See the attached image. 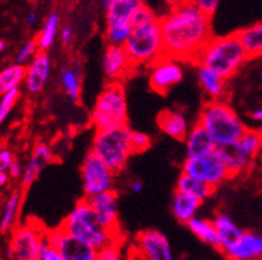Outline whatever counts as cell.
I'll use <instances>...</instances> for the list:
<instances>
[{"label":"cell","instance_id":"ac0fdd59","mask_svg":"<svg viewBox=\"0 0 262 260\" xmlns=\"http://www.w3.org/2000/svg\"><path fill=\"white\" fill-rule=\"evenodd\" d=\"M51 73V60L46 51L36 53L26 73V86L30 93H39L46 86Z\"/></svg>","mask_w":262,"mask_h":260},{"label":"cell","instance_id":"2e32d148","mask_svg":"<svg viewBox=\"0 0 262 260\" xmlns=\"http://www.w3.org/2000/svg\"><path fill=\"white\" fill-rule=\"evenodd\" d=\"M135 68L136 65L132 63L124 45L108 44L103 59V69L106 79L121 83L124 79L132 75Z\"/></svg>","mask_w":262,"mask_h":260},{"label":"cell","instance_id":"b9f144b4","mask_svg":"<svg viewBox=\"0 0 262 260\" xmlns=\"http://www.w3.org/2000/svg\"><path fill=\"white\" fill-rule=\"evenodd\" d=\"M252 119L256 120V121H262V106L261 108L256 109L254 112H252Z\"/></svg>","mask_w":262,"mask_h":260},{"label":"cell","instance_id":"f35d334b","mask_svg":"<svg viewBox=\"0 0 262 260\" xmlns=\"http://www.w3.org/2000/svg\"><path fill=\"white\" fill-rule=\"evenodd\" d=\"M13 154L8 149L0 150V172H8L11 163L13 162Z\"/></svg>","mask_w":262,"mask_h":260},{"label":"cell","instance_id":"cb8c5ba5","mask_svg":"<svg viewBox=\"0 0 262 260\" xmlns=\"http://www.w3.org/2000/svg\"><path fill=\"white\" fill-rule=\"evenodd\" d=\"M216 190L217 188H214L210 184L200 181V179L186 174V173H181L176 183V191H181L184 194L196 198L197 201H200L201 203L206 201L208 198L212 197L216 193Z\"/></svg>","mask_w":262,"mask_h":260},{"label":"cell","instance_id":"9a60e30c","mask_svg":"<svg viewBox=\"0 0 262 260\" xmlns=\"http://www.w3.org/2000/svg\"><path fill=\"white\" fill-rule=\"evenodd\" d=\"M91 207L96 211L99 222L105 230L113 235L120 237L119 218H117V193L115 190H106L100 194L85 197Z\"/></svg>","mask_w":262,"mask_h":260},{"label":"cell","instance_id":"bcb514c9","mask_svg":"<svg viewBox=\"0 0 262 260\" xmlns=\"http://www.w3.org/2000/svg\"><path fill=\"white\" fill-rule=\"evenodd\" d=\"M27 20H28V23L32 24L35 20H36V13L35 12H31L30 15H28V17H27Z\"/></svg>","mask_w":262,"mask_h":260},{"label":"cell","instance_id":"277c9868","mask_svg":"<svg viewBox=\"0 0 262 260\" xmlns=\"http://www.w3.org/2000/svg\"><path fill=\"white\" fill-rule=\"evenodd\" d=\"M130 128L126 125L96 130L93 137L92 152L99 157L115 174H119L126 166L133 154L130 145Z\"/></svg>","mask_w":262,"mask_h":260},{"label":"cell","instance_id":"30bf717a","mask_svg":"<svg viewBox=\"0 0 262 260\" xmlns=\"http://www.w3.org/2000/svg\"><path fill=\"white\" fill-rule=\"evenodd\" d=\"M183 173L192 175L214 188L230 178V173L219 148L205 155L186 157L183 165Z\"/></svg>","mask_w":262,"mask_h":260},{"label":"cell","instance_id":"83f0119b","mask_svg":"<svg viewBox=\"0 0 262 260\" xmlns=\"http://www.w3.org/2000/svg\"><path fill=\"white\" fill-rule=\"evenodd\" d=\"M27 68L21 64H15L0 72V97L7 92L17 88L26 80Z\"/></svg>","mask_w":262,"mask_h":260},{"label":"cell","instance_id":"4fadbf2b","mask_svg":"<svg viewBox=\"0 0 262 260\" xmlns=\"http://www.w3.org/2000/svg\"><path fill=\"white\" fill-rule=\"evenodd\" d=\"M47 239L60 252L63 260H95L97 250L59 226L47 231Z\"/></svg>","mask_w":262,"mask_h":260},{"label":"cell","instance_id":"f1b7e54d","mask_svg":"<svg viewBox=\"0 0 262 260\" xmlns=\"http://www.w3.org/2000/svg\"><path fill=\"white\" fill-rule=\"evenodd\" d=\"M59 24L60 16L57 12H52L50 16L47 17L43 31L40 32V36L37 37V45H39L40 51H47L52 46L53 41L56 39Z\"/></svg>","mask_w":262,"mask_h":260},{"label":"cell","instance_id":"6da1fadb","mask_svg":"<svg viewBox=\"0 0 262 260\" xmlns=\"http://www.w3.org/2000/svg\"><path fill=\"white\" fill-rule=\"evenodd\" d=\"M164 55L183 63H194L197 55L209 41L212 16L190 0L170 3L169 12L160 19Z\"/></svg>","mask_w":262,"mask_h":260},{"label":"cell","instance_id":"f6af8a7d","mask_svg":"<svg viewBox=\"0 0 262 260\" xmlns=\"http://www.w3.org/2000/svg\"><path fill=\"white\" fill-rule=\"evenodd\" d=\"M115 2H117V0H103L104 8H105V10H108V8H110V7L115 3Z\"/></svg>","mask_w":262,"mask_h":260},{"label":"cell","instance_id":"60d3db41","mask_svg":"<svg viewBox=\"0 0 262 260\" xmlns=\"http://www.w3.org/2000/svg\"><path fill=\"white\" fill-rule=\"evenodd\" d=\"M73 37V28L71 26H66L60 33V40L63 44H70Z\"/></svg>","mask_w":262,"mask_h":260},{"label":"cell","instance_id":"7a4b0ae2","mask_svg":"<svg viewBox=\"0 0 262 260\" xmlns=\"http://www.w3.org/2000/svg\"><path fill=\"white\" fill-rule=\"evenodd\" d=\"M248 59L246 51L236 33L228 36H212L201 48L194 65L206 66L219 72L226 80L232 79Z\"/></svg>","mask_w":262,"mask_h":260},{"label":"cell","instance_id":"7bdbcfd3","mask_svg":"<svg viewBox=\"0 0 262 260\" xmlns=\"http://www.w3.org/2000/svg\"><path fill=\"white\" fill-rule=\"evenodd\" d=\"M7 182H8V175L6 172H0V187L6 186Z\"/></svg>","mask_w":262,"mask_h":260},{"label":"cell","instance_id":"ffe728a7","mask_svg":"<svg viewBox=\"0 0 262 260\" xmlns=\"http://www.w3.org/2000/svg\"><path fill=\"white\" fill-rule=\"evenodd\" d=\"M224 256L234 260H252L262 257V235L244 232L236 246L226 251Z\"/></svg>","mask_w":262,"mask_h":260},{"label":"cell","instance_id":"ab89813d","mask_svg":"<svg viewBox=\"0 0 262 260\" xmlns=\"http://www.w3.org/2000/svg\"><path fill=\"white\" fill-rule=\"evenodd\" d=\"M8 173H10L11 178H19L20 175H23V168L20 165V162L13 159V162L11 163L10 169H8Z\"/></svg>","mask_w":262,"mask_h":260},{"label":"cell","instance_id":"5b68a950","mask_svg":"<svg viewBox=\"0 0 262 260\" xmlns=\"http://www.w3.org/2000/svg\"><path fill=\"white\" fill-rule=\"evenodd\" d=\"M60 226L85 243L93 246L96 250L101 248L110 242H121L120 237L113 235L112 232H110L101 226L96 211L91 207L85 197L77 202L75 208L71 211V214L64 219Z\"/></svg>","mask_w":262,"mask_h":260},{"label":"cell","instance_id":"8d00e7d4","mask_svg":"<svg viewBox=\"0 0 262 260\" xmlns=\"http://www.w3.org/2000/svg\"><path fill=\"white\" fill-rule=\"evenodd\" d=\"M39 50V45H37V40H31L26 45L20 50L19 55H17V63L23 64L24 61L30 59L31 56H33L35 53Z\"/></svg>","mask_w":262,"mask_h":260},{"label":"cell","instance_id":"7c38bea8","mask_svg":"<svg viewBox=\"0 0 262 260\" xmlns=\"http://www.w3.org/2000/svg\"><path fill=\"white\" fill-rule=\"evenodd\" d=\"M47 231L37 224H24L13 231L8 256L10 259L35 260L39 259L41 243Z\"/></svg>","mask_w":262,"mask_h":260},{"label":"cell","instance_id":"e0dca14e","mask_svg":"<svg viewBox=\"0 0 262 260\" xmlns=\"http://www.w3.org/2000/svg\"><path fill=\"white\" fill-rule=\"evenodd\" d=\"M136 250L143 259L172 260L170 244L164 234L157 230H144L136 237Z\"/></svg>","mask_w":262,"mask_h":260},{"label":"cell","instance_id":"681fc988","mask_svg":"<svg viewBox=\"0 0 262 260\" xmlns=\"http://www.w3.org/2000/svg\"><path fill=\"white\" fill-rule=\"evenodd\" d=\"M68 2H73V0H68Z\"/></svg>","mask_w":262,"mask_h":260},{"label":"cell","instance_id":"c3c4849f","mask_svg":"<svg viewBox=\"0 0 262 260\" xmlns=\"http://www.w3.org/2000/svg\"><path fill=\"white\" fill-rule=\"evenodd\" d=\"M170 3H173V2H177V0H169Z\"/></svg>","mask_w":262,"mask_h":260},{"label":"cell","instance_id":"484cf974","mask_svg":"<svg viewBox=\"0 0 262 260\" xmlns=\"http://www.w3.org/2000/svg\"><path fill=\"white\" fill-rule=\"evenodd\" d=\"M236 35L246 51L248 59L262 56V23L244 28L236 32Z\"/></svg>","mask_w":262,"mask_h":260},{"label":"cell","instance_id":"e575fe53","mask_svg":"<svg viewBox=\"0 0 262 260\" xmlns=\"http://www.w3.org/2000/svg\"><path fill=\"white\" fill-rule=\"evenodd\" d=\"M130 145H132L133 154H137V153H143L148 150L152 145V139H150L149 135L132 130V133H130Z\"/></svg>","mask_w":262,"mask_h":260},{"label":"cell","instance_id":"4dcf8cb0","mask_svg":"<svg viewBox=\"0 0 262 260\" xmlns=\"http://www.w3.org/2000/svg\"><path fill=\"white\" fill-rule=\"evenodd\" d=\"M61 84L68 97L72 101H77L80 99L81 86H80V75L75 69L67 68L61 72Z\"/></svg>","mask_w":262,"mask_h":260},{"label":"cell","instance_id":"d6a6232c","mask_svg":"<svg viewBox=\"0 0 262 260\" xmlns=\"http://www.w3.org/2000/svg\"><path fill=\"white\" fill-rule=\"evenodd\" d=\"M19 99H20L19 86H17V88H13L12 90L7 92L6 94H3L2 97H0V125L6 121V119L8 117V114L11 113L13 106L16 105V102Z\"/></svg>","mask_w":262,"mask_h":260},{"label":"cell","instance_id":"ee69618b","mask_svg":"<svg viewBox=\"0 0 262 260\" xmlns=\"http://www.w3.org/2000/svg\"><path fill=\"white\" fill-rule=\"evenodd\" d=\"M130 188H132V191H135V193H140V191L143 190V183H141V182H133Z\"/></svg>","mask_w":262,"mask_h":260},{"label":"cell","instance_id":"7dc6e473","mask_svg":"<svg viewBox=\"0 0 262 260\" xmlns=\"http://www.w3.org/2000/svg\"><path fill=\"white\" fill-rule=\"evenodd\" d=\"M3 50H4V41H2V40H0V53L3 52Z\"/></svg>","mask_w":262,"mask_h":260},{"label":"cell","instance_id":"f546056e","mask_svg":"<svg viewBox=\"0 0 262 260\" xmlns=\"http://www.w3.org/2000/svg\"><path fill=\"white\" fill-rule=\"evenodd\" d=\"M20 202H21V194L20 193H13L8 198V201H7L6 206H4L2 221H0V231L2 232H7V231H10L12 228L13 222H15L17 217Z\"/></svg>","mask_w":262,"mask_h":260},{"label":"cell","instance_id":"52a82bcc","mask_svg":"<svg viewBox=\"0 0 262 260\" xmlns=\"http://www.w3.org/2000/svg\"><path fill=\"white\" fill-rule=\"evenodd\" d=\"M91 122L96 130L128 124V106L123 84L110 81L104 86L91 113Z\"/></svg>","mask_w":262,"mask_h":260},{"label":"cell","instance_id":"d6986e66","mask_svg":"<svg viewBox=\"0 0 262 260\" xmlns=\"http://www.w3.org/2000/svg\"><path fill=\"white\" fill-rule=\"evenodd\" d=\"M213 224L219 234V251L224 255L226 251H229L233 246L238 243L239 239L243 238L244 231L238 228V226L230 219L229 215L224 214V212H219L214 215Z\"/></svg>","mask_w":262,"mask_h":260},{"label":"cell","instance_id":"ba28073f","mask_svg":"<svg viewBox=\"0 0 262 260\" xmlns=\"http://www.w3.org/2000/svg\"><path fill=\"white\" fill-rule=\"evenodd\" d=\"M145 3L143 0H117L105 10L106 43L124 45L133 30V21L137 11Z\"/></svg>","mask_w":262,"mask_h":260},{"label":"cell","instance_id":"603a6c76","mask_svg":"<svg viewBox=\"0 0 262 260\" xmlns=\"http://www.w3.org/2000/svg\"><path fill=\"white\" fill-rule=\"evenodd\" d=\"M199 81L204 92L212 100H223L225 97L228 80L216 70L206 66H199Z\"/></svg>","mask_w":262,"mask_h":260},{"label":"cell","instance_id":"44dd1931","mask_svg":"<svg viewBox=\"0 0 262 260\" xmlns=\"http://www.w3.org/2000/svg\"><path fill=\"white\" fill-rule=\"evenodd\" d=\"M186 157H200L217 149L216 142L212 138L209 132L200 122L189 129V133L185 138Z\"/></svg>","mask_w":262,"mask_h":260},{"label":"cell","instance_id":"816d5d0a","mask_svg":"<svg viewBox=\"0 0 262 260\" xmlns=\"http://www.w3.org/2000/svg\"><path fill=\"white\" fill-rule=\"evenodd\" d=\"M261 77H262V72H261Z\"/></svg>","mask_w":262,"mask_h":260},{"label":"cell","instance_id":"4316f807","mask_svg":"<svg viewBox=\"0 0 262 260\" xmlns=\"http://www.w3.org/2000/svg\"><path fill=\"white\" fill-rule=\"evenodd\" d=\"M186 226L189 227L193 234L199 238L200 241L206 243L210 247H214L219 250L220 242L217 230L213 224V221H205V219H200V218H192Z\"/></svg>","mask_w":262,"mask_h":260},{"label":"cell","instance_id":"7402d4cb","mask_svg":"<svg viewBox=\"0 0 262 260\" xmlns=\"http://www.w3.org/2000/svg\"><path fill=\"white\" fill-rule=\"evenodd\" d=\"M157 125L160 130L177 141H185L189 133V126L185 117L174 110H163L157 115Z\"/></svg>","mask_w":262,"mask_h":260},{"label":"cell","instance_id":"836d02e7","mask_svg":"<svg viewBox=\"0 0 262 260\" xmlns=\"http://www.w3.org/2000/svg\"><path fill=\"white\" fill-rule=\"evenodd\" d=\"M120 241H113L106 243L101 248L97 250V259L99 260H117L121 257V250H120Z\"/></svg>","mask_w":262,"mask_h":260},{"label":"cell","instance_id":"3957f363","mask_svg":"<svg viewBox=\"0 0 262 260\" xmlns=\"http://www.w3.org/2000/svg\"><path fill=\"white\" fill-rule=\"evenodd\" d=\"M199 122L209 132L217 148L230 145L248 130L234 109L223 100H212L204 105Z\"/></svg>","mask_w":262,"mask_h":260},{"label":"cell","instance_id":"d4e9b609","mask_svg":"<svg viewBox=\"0 0 262 260\" xmlns=\"http://www.w3.org/2000/svg\"><path fill=\"white\" fill-rule=\"evenodd\" d=\"M200 204H201V202L197 201L196 198L184 194L181 191H176L172 202L173 215L180 223L186 224L192 218H194Z\"/></svg>","mask_w":262,"mask_h":260},{"label":"cell","instance_id":"f907efd6","mask_svg":"<svg viewBox=\"0 0 262 260\" xmlns=\"http://www.w3.org/2000/svg\"><path fill=\"white\" fill-rule=\"evenodd\" d=\"M32 2H36V0H32Z\"/></svg>","mask_w":262,"mask_h":260},{"label":"cell","instance_id":"d590c367","mask_svg":"<svg viewBox=\"0 0 262 260\" xmlns=\"http://www.w3.org/2000/svg\"><path fill=\"white\" fill-rule=\"evenodd\" d=\"M39 259L40 260H63V257H61L59 251H57L56 248L53 247L52 244L48 242V239H47V234H46V238H44L43 243H41V247H40Z\"/></svg>","mask_w":262,"mask_h":260},{"label":"cell","instance_id":"1f68e13d","mask_svg":"<svg viewBox=\"0 0 262 260\" xmlns=\"http://www.w3.org/2000/svg\"><path fill=\"white\" fill-rule=\"evenodd\" d=\"M48 163L50 162L47 161L46 158H43L41 155L32 152V157H31L30 162H28V165H27L26 170L23 173V181H21V183H23L24 187H28L31 183H33V181L39 177L41 169L46 165H48Z\"/></svg>","mask_w":262,"mask_h":260},{"label":"cell","instance_id":"8992f818","mask_svg":"<svg viewBox=\"0 0 262 260\" xmlns=\"http://www.w3.org/2000/svg\"><path fill=\"white\" fill-rule=\"evenodd\" d=\"M124 48L136 68L150 65L157 59L164 56L160 19L135 24L129 37L124 43Z\"/></svg>","mask_w":262,"mask_h":260},{"label":"cell","instance_id":"5bb4252c","mask_svg":"<svg viewBox=\"0 0 262 260\" xmlns=\"http://www.w3.org/2000/svg\"><path fill=\"white\" fill-rule=\"evenodd\" d=\"M149 66V85L153 92L159 94H166L173 86L183 80V68L180 65L179 60L164 55Z\"/></svg>","mask_w":262,"mask_h":260},{"label":"cell","instance_id":"9c48e42d","mask_svg":"<svg viewBox=\"0 0 262 260\" xmlns=\"http://www.w3.org/2000/svg\"><path fill=\"white\" fill-rule=\"evenodd\" d=\"M219 149L229 170L230 178L237 177L249 168L262 149V133L246 130L236 142Z\"/></svg>","mask_w":262,"mask_h":260},{"label":"cell","instance_id":"74e56055","mask_svg":"<svg viewBox=\"0 0 262 260\" xmlns=\"http://www.w3.org/2000/svg\"><path fill=\"white\" fill-rule=\"evenodd\" d=\"M193 4H196L200 10H203L204 12L213 16V13L216 12L217 7H219L220 0H190Z\"/></svg>","mask_w":262,"mask_h":260},{"label":"cell","instance_id":"8fae6325","mask_svg":"<svg viewBox=\"0 0 262 260\" xmlns=\"http://www.w3.org/2000/svg\"><path fill=\"white\" fill-rule=\"evenodd\" d=\"M115 173L105 165V162L91 150L81 165L84 197H92L103 191L112 190Z\"/></svg>","mask_w":262,"mask_h":260}]
</instances>
